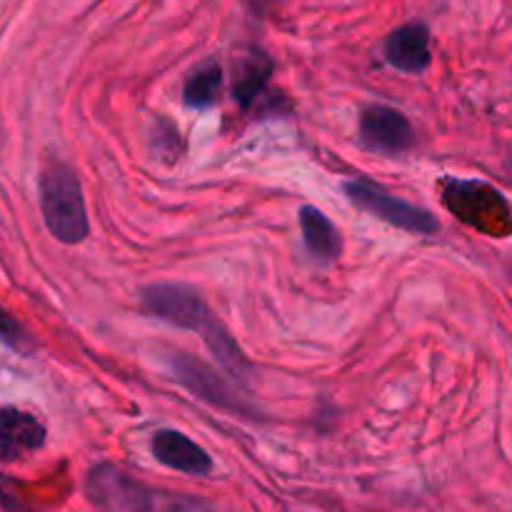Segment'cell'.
I'll return each instance as SVG.
<instances>
[{"mask_svg":"<svg viewBox=\"0 0 512 512\" xmlns=\"http://www.w3.org/2000/svg\"><path fill=\"white\" fill-rule=\"evenodd\" d=\"M85 493L100 512H213L208 500L198 495L150 488L110 463L90 470Z\"/></svg>","mask_w":512,"mask_h":512,"instance_id":"1","label":"cell"},{"mask_svg":"<svg viewBox=\"0 0 512 512\" xmlns=\"http://www.w3.org/2000/svg\"><path fill=\"white\" fill-rule=\"evenodd\" d=\"M40 210L48 233L65 245H78L88 238L90 220L85 210L83 188L70 165L50 160L40 175Z\"/></svg>","mask_w":512,"mask_h":512,"instance_id":"2","label":"cell"},{"mask_svg":"<svg viewBox=\"0 0 512 512\" xmlns=\"http://www.w3.org/2000/svg\"><path fill=\"white\" fill-rule=\"evenodd\" d=\"M443 203L460 223L478 233L505 238L512 230L510 203L505 195L483 180L448 178L443 183Z\"/></svg>","mask_w":512,"mask_h":512,"instance_id":"3","label":"cell"},{"mask_svg":"<svg viewBox=\"0 0 512 512\" xmlns=\"http://www.w3.org/2000/svg\"><path fill=\"white\" fill-rule=\"evenodd\" d=\"M343 190L355 208H360L363 213L375 215L378 220L390 223L393 228L405 230V233L433 235L440 230L438 218H435L430 210L408 203V200L403 198H395V195L380 190L378 185L365 183V180H348V183L343 185Z\"/></svg>","mask_w":512,"mask_h":512,"instance_id":"4","label":"cell"},{"mask_svg":"<svg viewBox=\"0 0 512 512\" xmlns=\"http://www.w3.org/2000/svg\"><path fill=\"white\" fill-rule=\"evenodd\" d=\"M163 363L168 365L170 375L178 385H183L188 393H193L195 398H200L203 403L213 405V408L225 410V413L235 415H255V410L248 403L235 395V390L215 373L210 365H205L203 360H198L195 355L183 353V350H168L163 358Z\"/></svg>","mask_w":512,"mask_h":512,"instance_id":"5","label":"cell"},{"mask_svg":"<svg viewBox=\"0 0 512 512\" xmlns=\"http://www.w3.org/2000/svg\"><path fill=\"white\" fill-rule=\"evenodd\" d=\"M140 303H143L145 313L153 315L155 320L173 325V328L198 330L200 333L215 318L203 295L185 283L148 285L140 293Z\"/></svg>","mask_w":512,"mask_h":512,"instance_id":"6","label":"cell"},{"mask_svg":"<svg viewBox=\"0 0 512 512\" xmlns=\"http://www.w3.org/2000/svg\"><path fill=\"white\" fill-rule=\"evenodd\" d=\"M360 138L365 148L380 155H398L413 145L415 133L405 113L390 105H370L360 115Z\"/></svg>","mask_w":512,"mask_h":512,"instance_id":"7","label":"cell"},{"mask_svg":"<svg viewBox=\"0 0 512 512\" xmlns=\"http://www.w3.org/2000/svg\"><path fill=\"white\" fill-rule=\"evenodd\" d=\"M45 425L33 413L18 408L0 410V460L15 463L45 445Z\"/></svg>","mask_w":512,"mask_h":512,"instance_id":"8","label":"cell"},{"mask_svg":"<svg viewBox=\"0 0 512 512\" xmlns=\"http://www.w3.org/2000/svg\"><path fill=\"white\" fill-rule=\"evenodd\" d=\"M150 450L158 463L170 470H178V473L195 475V478H205L213 473L210 455L180 430H158L150 440Z\"/></svg>","mask_w":512,"mask_h":512,"instance_id":"9","label":"cell"},{"mask_svg":"<svg viewBox=\"0 0 512 512\" xmlns=\"http://www.w3.org/2000/svg\"><path fill=\"white\" fill-rule=\"evenodd\" d=\"M385 60L400 73H425L430 68V60H433L428 25L415 20V23H405L398 30H393L385 40Z\"/></svg>","mask_w":512,"mask_h":512,"instance_id":"10","label":"cell"},{"mask_svg":"<svg viewBox=\"0 0 512 512\" xmlns=\"http://www.w3.org/2000/svg\"><path fill=\"white\" fill-rule=\"evenodd\" d=\"M300 230H303L305 248L318 263L328 265L340 258L343 238L323 210H318L315 205H303L300 208Z\"/></svg>","mask_w":512,"mask_h":512,"instance_id":"11","label":"cell"},{"mask_svg":"<svg viewBox=\"0 0 512 512\" xmlns=\"http://www.w3.org/2000/svg\"><path fill=\"white\" fill-rule=\"evenodd\" d=\"M200 335H203L205 345H208V350L213 353V358L218 360L220 368H223L238 385H248L250 378H253V365L248 363V358H245L243 350L238 348V343H235L233 335L228 333V328H225L218 318H213L203 330H200Z\"/></svg>","mask_w":512,"mask_h":512,"instance_id":"12","label":"cell"},{"mask_svg":"<svg viewBox=\"0 0 512 512\" xmlns=\"http://www.w3.org/2000/svg\"><path fill=\"white\" fill-rule=\"evenodd\" d=\"M273 60L268 58L260 50L245 55L233 70V98L238 100V105L250 108L255 100L263 95V90L268 88V80L273 75Z\"/></svg>","mask_w":512,"mask_h":512,"instance_id":"13","label":"cell"},{"mask_svg":"<svg viewBox=\"0 0 512 512\" xmlns=\"http://www.w3.org/2000/svg\"><path fill=\"white\" fill-rule=\"evenodd\" d=\"M223 88V68L218 60H205L188 75L183 88V103L193 110L213 108Z\"/></svg>","mask_w":512,"mask_h":512,"instance_id":"14","label":"cell"},{"mask_svg":"<svg viewBox=\"0 0 512 512\" xmlns=\"http://www.w3.org/2000/svg\"><path fill=\"white\" fill-rule=\"evenodd\" d=\"M0 340L8 345H13V348H20V345L28 340V335H25V330L20 328L18 320H15L13 315L5 313L3 308H0Z\"/></svg>","mask_w":512,"mask_h":512,"instance_id":"15","label":"cell"}]
</instances>
